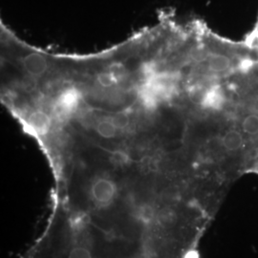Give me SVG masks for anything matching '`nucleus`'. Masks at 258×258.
<instances>
[{
	"label": "nucleus",
	"mask_w": 258,
	"mask_h": 258,
	"mask_svg": "<svg viewBox=\"0 0 258 258\" xmlns=\"http://www.w3.org/2000/svg\"><path fill=\"white\" fill-rule=\"evenodd\" d=\"M111 120L113 121V123L115 124V126L118 128V130L124 129L128 126L129 118L125 113H118L111 119Z\"/></svg>",
	"instance_id": "nucleus-11"
},
{
	"label": "nucleus",
	"mask_w": 258,
	"mask_h": 258,
	"mask_svg": "<svg viewBox=\"0 0 258 258\" xmlns=\"http://www.w3.org/2000/svg\"><path fill=\"white\" fill-rule=\"evenodd\" d=\"M121 75L122 73L120 71V68L118 66V68L116 69L110 68L108 71L99 75L97 81L102 87H112L113 85L118 83Z\"/></svg>",
	"instance_id": "nucleus-8"
},
{
	"label": "nucleus",
	"mask_w": 258,
	"mask_h": 258,
	"mask_svg": "<svg viewBox=\"0 0 258 258\" xmlns=\"http://www.w3.org/2000/svg\"><path fill=\"white\" fill-rule=\"evenodd\" d=\"M118 195V188L110 178L101 176L92 182L89 189V198L96 209L109 208Z\"/></svg>",
	"instance_id": "nucleus-1"
},
{
	"label": "nucleus",
	"mask_w": 258,
	"mask_h": 258,
	"mask_svg": "<svg viewBox=\"0 0 258 258\" xmlns=\"http://www.w3.org/2000/svg\"><path fill=\"white\" fill-rule=\"evenodd\" d=\"M242 130L248 135L258 134V115L249 114L242 120Z\"/></svg>",
	"instance_id": "nucleus-10"
},
{
	"label": "nucleus",
	"mask_w": 258,
	"mask_h": 258,
	"mask_svg": "<svg viewBox=\"0 0 258 258\" xmlns=\"http://www.w3.org/2000/svg\"><path fill=\"white\" fill-rule=\"evenodd\" d=\"M222 146L228 151H237L242 148L244 139L239 131L231 129L228 130L221 139Z\"/></svg>",
	"instance_id": "nucleus-7"
},
{
	"label": "nucleus",
	"mask_w": 258,
	"mask_h": 258,
	"mask_svg": "<svg viewBox=\"0 0 258 258\" xmlns=\"http://www.w3.org/2000/svg\"><path fill=\"white\" fill-rule=\"evenodd\" d=\"M208 67L213 73L228 71L231 66V58L228 55L213 53L208 56Z\"/></svg>",
	"instance_id": "nucleus-6"
},
{
	"label": "nucleus",
	"mask_w": 258,
	"mask_h": 258,
	"mask_svg": "<svg viewBox=\"0 0 258 258\" xmlns=\"http://www.w3.org/2000/svg\"><path fill=\"white\" fill-rule=\"evenodd\" d=\"M21 63L28 74L36 79L41 78L48 69L46 58L38 53H30L25 55Z\"/></svg>",
	"instance_id": "nucleus-3"
},
{
	"label": "nucleus",
	"mask_w": 258,
	"mask_h": 258,
	"mask_svg": "<svg viewBox=\"0 0 258 258\" xmlns=\"http://www.w3.org/2000/svg\"><path fill=\"white\" fill-rule=\"evenodd\" d=\"M28 124L36 134L45 135L51 129L52 119L43 111H35L29 116Z\"/></svg>",
	"instance_id": "nucleus-4"
},
{
	"label": "nucleus",
	"mask_w": 258,
	"mask_h": 258,
	"mask_svg": "<svg viewBox=\"0 0 258 258\" xmlns=\"http://www.w3.org/2000/svg\"><path fill=\"white\" fill-rule=\"evenodd\" d=\"M225 102V96L221 89L217 86L212 87L204 93L201 104L206 109H219Z\"/></svg>",
	"instance_id": "nucleus-5"
},
{
	"label": "nucleus",
	"mask_w": 258,
	"mask_h": 258,
	"mask_svg": "<svg viewBox=\"0 0 258 258\" xmlns=\"http://www.w3.org/2000/svg\"><path fill=\"white\" fill-rule=\"evenodd\" d=\"M83 96L76 87L66 88L60 93L54 103V115L58 120L69 119L81 105Z\"/></svg>",
	"instance_id": "nucleus-2"
},
{
	"label": "nucleus",
	"mask_w": 258,
	"mask_h": 258,
	"mask_svg": "<svg viewBox=\"0 0 258 258\" xmlns=\"http://www.w3.org/2000/svg\"><path fill=\"white\" fill-rule=\"evenodd\" d=\"M97 133L104 139H112L116 137L118 128L115 126L111 120H102L98 122L96 126Z\"/></svg>",
	"instance_id": "nucleus-9"
}]
</instances>
